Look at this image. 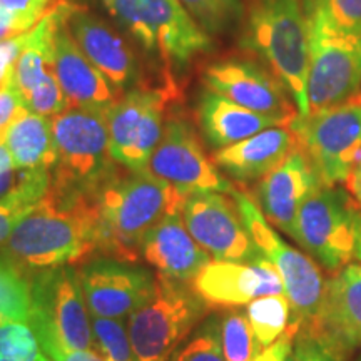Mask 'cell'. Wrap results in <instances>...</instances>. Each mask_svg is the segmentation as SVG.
I'll use <instances>...</instances> for the list:
<instances>
[{"mask_svg": "<svg viewBox=\"0 0 361 361\" xmlns=\"http://www.w3.org/2000/svg\"><path fill=\"white\" fill-rule=\"evenodd\" d=\"M99 245L101 229L94 196L62 194L49 188L0 245V255L30 276L37 271L99 258Z\"/></svg>", "mask_w": 361, "mask_h": 361, "instance_id": "1", "label": "cell"}, {"mask_svg": "<svg viewBox=\"0 0 361 361\" xmlns=\"http://www.w3.org/2000/svg\"><path fill=\"white\" fill-rule=\"evenodd\" d=\"M186 194L147 169L121 168L94 194L99 211V258L137 263L144 239L166 216L183 213Z\"/></svg>", "mask_w": 361, "mask_h": 361, "instance_id": "2", "label": "cell"}, {"mask_svg": "<svg viewBox=\"0 0 361 361\" xmlns=\"http://www.w3.org/2000/svg\"><path fill=\"white\" fill-rule=\"evenodd\" d=\"M241 45L288 90L298 116L308 114V20L303 0H250Z\"/></svg>", "mask_w": 361, "mask_h": 361, "instance_id": "3", "label": "cell"}, {"mask_svg": "<svg viewBox=\"0 0 361 361\" xmlns=\"http://www.w3.org/2000/svg\"><path fill=\"white\" fill-rule=\"evenodd\" d=\"M57 149L51 188L62 194L94 196L123 166L111 156L107 111L67 107L52 117Z\"/></svg>", "mask_w": 361, "mask_h": 361, "instance_id": "4", "label": "cell"}, {"mask_svg": "<svg viewBox=\"0 0 361 361\" xmlns=\"http://www.w3.org/2000/svg\"><path fill=\"white\" fill-rule=\"evenodd\" d=\"M107 12L144 51L169 69H184L213 51V39L179 0H102Z\"/></svg>", "mask_w": 361, "mask_h": 361, "instance_id": "5", "label": "cell"}, {"mask_svg": "<svg viewBox=\"0 0 361 361\" xmlns=\"http://www.w3.org/2000/svg\"><path fill=\"white\" fill-rule=\"evenodd\" d=\"M191 284L154 276L151 295L129 316L128 331L137 361H168L207 313Z\"/></svg>", "mask_w": 361, "mask_h": 361, "instance_id": "6", "label": "cell"}, {"mask_svg": "<svg viewBox=\"0 0 361 361\" xmlns=\"http://www.w3.org/2000/svg\"><path fill=\"white\" fill-rule=\"evenodd\" d=\"M32 316L29 324L42 348L96 350L92 319L75 266H59L30 274Z\"/></svg>", "mask_w": 361, "mask_h": 361, "instance_id": "7", "label": "cell"}, {"mask_svg": "<svg viewBox=\"0 0 361 361\" xmlns=\"http://www.w3.org/2000/svg\"><path fill=\"white\" fill-rule=\"evenodd\" d=\"M233 196L261 256L269 259L281 276L284 295L295 313L293 322L301 328H311L323 308L328 284L318 264L279 238L250 192L234 189Z\"/></svg>", "mask_w": 361, "mask_h": 361, "instance_id": "8", "label": "cell"}, {"mask_svg": "<svg viewBox=\"0 0 361 361\" xmlns=\"http://www.w3.org/2000/svg\"><path fill=\"white\" fill-rule=\"evenodd\" d=\"M290 128L323 186L345 184L361 154V92L338 106L296 116Z\"/></svg>", "mask_w": 361, "mask_h": 361, "instance_id": "9", "label": "cell"}, {"mask_svg": "<svg viewBox=\"0 0 361 361\" xmlns=\"http://www.w3.org/2000/svg\"><path fill=\"white\" fill-rule=\"evenodd\" d=\"M361 207L341 186H322L300 209L295 241L328 271H340L355 258L356 223Z\"/></svg>", "mask_w": 361, "mask_h": 361, "instance_id": "10", "label": "cell"}, {"mask_svg": "<svg viewBox=\"0 0 361 361\" xmlns=\"http://www.w3.org/2000/svg\"><path fill=\"white\" fill-rule=\"evenodd\" d=\"M171 89L139 85L128 90L107 111L111 156L129 171L147 169L164 130Z\"/></svg>", "mask_w": 361, "mask_h": 361, "instance_id": "11", "label": "cell"}, {"mask_svg": "<svg viewBox=\"0 0 361 361\" xmlns=\"http://www.w3.org/2000/svg\"><path fill=\"white\" fill-rule=\"evenodd\" d=\"M308 114L358 94L361 32L335 34L308 22Z\"/></svg>", "mask_w": 361, "mask_h": 361, "instance_id": "12", "label": "cell"}, {"mask_svg": "<svg viewBox=\"0 0 361 361\" xmlns=\"http://www.w3.org/2000/svg\"><path fill=\"white\" fill-rule=\"evenodd\" d=\"M147 171L186 196L196 192L233 194V184L207 156L196 129L186 117L173 116L164 123L162 137L149 159Z\"/></svg>", "mask_w": 361, "mask_h": 361, "instance_id": "13", "label": "cell"}, {"mask_svg": "<svg viewBox=\"0 0 361 361\" xmlns=\"http://www.w3.org/2000/svg\"><path fill=\"white\" fill-rule=\"evenodd\" d=\"M183 219L194 241L213 259L251 261L261 256L233 194H191L183 206Z\"/></svg>", "mask_w": 361, "mask_h": 361, "instance_id": "14", "label": "cell"}, {"mask_svg": "<svg viewBox=\"0 0 361 361\" xmlns=\"http://www.w3.org/2000/svg\"><path fill=\"white\" fill-rule=\"evenodd\" d=\"M85 305L99 318H129L151 295L154 276L135 263L92 258L75 266Z\"/></svg>", "mask_w": 361, "mask_h": 361, "instance_id": "15", "label": "cell"}, {"mask_svg": "<svg viewBox=\"0 0 361 361\" xmlns=\"http://www.w3.org/2000/svg\"><path fill=\"white\" fill-rule=\"evenodd\" d=\"M206 87L238 106L291 123L298 116L290 94L276 75L258 62L246 59H224L206 67Z\"/></svg>", "mask_w": 361, "mask_h": 361, "instance_id": "16", "label": "cell"}, {"mask_svg": "<svg viewBox=\"0 0 361 361\" xmlns=\"http://www.w3.org/2000/svg\"><path fill=\"white\" fill-rule=\"evenodd\" d=\"M191 288L207 308H239L263 296L284 295L278 269L264 256L251 261L211 259Z\"/></svg>", "mask_w": 361, "mask_h": 361, "instance_id": "17", "label": "cell"}, {"mask_svg": "<svg viewBox=\"0 0 361 361\" xmlns=\"http://www.w3.org/2000/svg\"><path fill=\"white\" fill-rule=\"evenodd\" d=\"M67 27L80 51L109 80L117 96L121 97L128 90L142 85L137 56L128 40L109 24L90 13L87 8L74 6L67 19Z\"/></svg>", "mask_w": 361, "mask_h": 361, "instance_id": "18", "label": "cell"}, {"mask_svg": "<svg viewBox=\"0 0 361 361\" xmlns=\"http://www.w3.org/2000/svg\"><path fill=\"white\" fill-rule=\"evenodd\" d=\"M322 186L313 162L296 146L278 168L259 180L252 197L271 226L295 238L300 209Z\"/></svg>", "mask_w": 361, "mask_h": 361, "instance_id": "19", "label": "cell"}, {"mask_svg": "<svg viewBox=\"0 0 361 361\" xmlns=\"http://www.w3.org/2000/svg\"><path fill=\"white\" fill-rule=\"evenodd\" d=\"M338 355L361 346V264L350 263L326 284L323 308L311 328Z\"/></svg>", "mask_w": 361, "mask_h": 361, "instance_id": "20", "label": "cell"}, {"mask_svg": "<svg viewBox=\"0 0 361 361\" xmlns=\"http://www.w3.org/2000/svg\"><path fill=\"white\" fill-rule=\"evenodd\" d=\"M54 74L64 92L67 107L109 111L119 99L109 80L80 51L67 27V20L62 22L56 34Z\"/></svg>", "mask_w": 361, "mask_h": 361, "instance_id": "21", "label": "cell"}, {"mask_svg": "<svg viewBox=\"0 0 361 361\" xmlns=\"http://www.w3.org/2000/svg\"><path fill=\"white\" fill-rule=\"evenodd\" d=\"M296 146V135L290 126H276L245 141L218 149L213 161L229 178L241 184H250L261 180L278 168Z\"/></svg>", "mask_w": 361, "mask_h": 361, "instance_id": "22", "label": "cell"}, {"mask_svg": "<svg viewBox=\"0 0 361 361\" xmlns=\"http://www.w3.org/2000/svg\"><path fill=\"white\" fill-rule=\"evenodd\" d=\"M141 258L154 266L157 273L184 283H191L211 261L189 234L183 213L166 216L151 229L142 243Z\"/></svg>", "mask_w": 361, "mask_h": 361, "instance_id": "23", "label": "cell"}, {"mask_svg": "<svg viewBox=\"0 0 361 361\" xmlns=\"http://www.w3.org/2000/svg\"><path fill=\"white\" fill-rule=\"evenodd\" d=\"M197 123L206 142L216 151L245 141L264 129L290 126V123L278 117L238 106L209 89L202 90L197 99Z\"/></svg>", "mask_w": 361, "mask_h": 361, "instance_id": "24", "label": "cell"}, {"mask_svg": "<svg viewBox=\"0 0 361 361\" xmlns=\"http://www.w3.org/2000/svg\"><path fill=\"white\" fill-rule=\"evenodd\" d=\"M6 146L17 169H51L57 162L52 119L27 111L8 129Z\"/></svg>", "mask_w": 361, "mask_h": 361, "instance_id": "25", "label": "cell"}, {"mask_svg": "<svg viewBox=\"0 0 361 361\" xmlns=\"http://www.w3.org/2000/svg\"><path fill=\"white\" fill-rule=\"evenodd\" d=\"M51 183V169H22L19 184L7 196L0 197V245L47 194Z\"/></svg>", "mask_w": 361, "mask_h": 361, "instance_id": "26", "label": "cell"}, {"mask_svg": "<svg viewBox=\"0 0 361 361\" xmlns=\"http://www.w3.org/2000/svg\"><path fill=\"white\" fill-rule=\"evenodd\" d=\"M291 303L286 295H271L246 305V316L261 348L273 345L291 324Z\"/></svg>", "mask_w": 361, "mask_h": 361, "instance_id": "27", "label": "cell"}, {"mask_svg": "<svg viewBox=\"0 0 361 361\" xmlns=\"http://www.w3.org/2000/svg\"><path fill=\"white\" fill-rule=\"evenodd\" d=\"M0 313L8 322L29 323L32 316L30 276L4 255H0Z\"/></svg>", "mask_w": 361, "mask_h": 361, "instance_id": "28", "label": "cell"}, {"mask_svg": "<svg viewBox=\"0 0 361 361\" xmlns=\"http://www.w3.org/2000/svg\"><path fill=\"white\" fill-rule=\"evenodd\" d=\"M306 19L328 32H361V0H303Z\"/></svg>", "mask_w": 361, "mask_h": 361, "instance_id": "29", "label": "cell"}, {"mask_svg": "<svg viewBox=\"0 0 361 361\" xmlns=\"http://www.w3.org/2000/svg\"><path fill=\"white\" fill-rule=\"evenodd\" d=\"M219 329L226 361H252L263 350L256 341L247 316L243 311H228L219 319Z\"/></svg>", "mask_w": 361, "mask_h": 361, "instance_id": "30", "label": "cell"}, {"mask_svg": "<svg viewBox=\"0 0 361 361\" xmlns=\"http://www.w3.org/2000/svg\"><path fill=\"white\" fill-rule=\"evenodd\" d=\"M207 34H221L243 19L241 0H179Z\"/></svg>", "mask_w": 361, "mask_h": 361, "instance_id": "31", "label": "cell"}, {"mask_svg": "<svg viewBox=\"0 0 361 361\" xmlns=\"http://www.w3.org/2000/svg\"><path fill=\"white\" fill-rule=\"evenodd\" d=\"M0 361H52L25 322H7L0 328Z\"/></svg>", "mask_w": 361, "mask_h": 361, "instance_id": "32", "label": "cell"}, {"mask_svg": "<svg viewBox=\"0 0 361 361\" xmlns=\"http://www.w3.org/2000/svg\"><path fill=\"white\" fill-rule=\"evenodd\" d=\"M92 331L96 351L106 361H137L123 319L92 316Z\"/></svg>", "mask_w": 361, "mask_h": 361, "instance_id": "33", "label": "cell"}, {"mask_svg": "<svg viewBox=\"0 0 361 361\" xmlns=\"http://www.w3.org/2000/svg\"><path fill=\"white\" fill-rule=\"evenodd\" d=\"M168 361H226L221 345L219 319H206L191 340L184 341Z\"/></svg>", "mask_w": 361, "mask_h": 361, "instance_id": "34", "label": "cell"}, {"mask_svg": "<svg viewBox=\"0 0 361 361\" xmlns=\"http://www.w3.org/2000/svg\"><path fill=\"white\" fill-rule=\"evenodd\" d=\"M286 361H341V356L318 336L300 328Z\"/></svg>", "mask_w": 361, "mask_h": 361, "instance_id": "35", "label": "cell"}, {"mask_svg": "<svg viewBox=\"0 0 361 361\" xmlns=\"http://www.w3.org/2000/svg\"><path fill=\"white\" fill-rule=\"evenodd\" d=\"M27 111L24 97L13 80L0 89V144H6L8 129Z\"/></svg>", "mask_w": 361, "mask_h": 361, "instance_id": "36", "label": "cell"}, {"mask_svg": "<svg viewBox=\"0 0 361 361\" xmlns=\"http://www.w3.org/2000/svg\"><path fill=\"white\" fill-rule=\"evenodd\" d=\"M51 2L52 0H0V7L34 27L49 12Z\"/></svg>", "mask_w": 361, "mask_h": 361, "instance_id": "37", "label": "cell"}, {"mask_svg": "<svg viewBox=\"0 0 361 361\" xmlns=\"http://www.w3.org/2000/svg\"><path fill=\"white\" fill-rule=\"evenodd\" d=\"M300 323L291 322L290 328H288L273 345L261 350L259 353L252 358V361H286L293 350V345H295L296 335L298 331H300Z\"/></svg>", "mask_w": 361, "mask_h": 361, "instance_id": "38", "label": "cell"}, {"mask_svg": "<svg viewBox=\"0 0 361 361\" xmlns=\"http://www.w3.org/2000/svg\"><path fill=\"white\" fill-rule=\"evenodd\" d=\"M25 34L12 40L0 42V89L6 87L13 78V67H16L17 59L24 49Z\"/></svg>", "mask_w": 361, "mask_h": 361, "instance_id": "39", "label": "cell"}, {"mask_svg": "<svg viewBox=\"0 0 361 361\" xmlns=\"http://www.w3.org/2000/svg\"><path fill=\"white\" fill-rule=\"evenodd\" d=\"M44 350L52 361H106L96 350H64L61 346H45Z\"/></svg>", "mask_w": 361, "mask_h": 361, "instance_id": "40", "label": "cell"}, {"mask_svg": "<svg viewBox=\"0 0 361 361\" xmlns=\"http://www.w3.org/2000/svg\"><path fill=\"white\" fill-rule=\"evenodd\" d=\"M346 191H348L353 200L358 202V206L361 207V154L358 157V161L355 162L353 169L346 179Z\"/></svg>", "mask_w": 361, "mask_h": 361, "instance_id": "41", "label": "cell"}, {"mask_svg": "<svg viewBox=\"0 0 361 361\" xmlns=\"http://www.w3.org/2000/svg\"><path fill=\"white\" fill-rule=\"evenodd\" d=\"M17 169L16 162H13V157L8 151L6 144H0V174L11 173V171Z\"/></svg>", "mask_w": 361, "mask_h": 361, "instance_id": "42", "label": "cell"}, {"mask_svg": "<svg viewBox=\"0 0 361 361\" xmlns=\"http://www.w3.org/2000/svg\"><path fill=\"white\" fill-rule=\"evenodd\" d=\"M355 258L361 261V214L356 223V245H355Z\"/></svg>", "mask_w": 361, "mask_h": 361, "instance_id": "43", "label": "cell"}, {"mask_svg": "<svg viewBox=\"0 0 361 361\" xmlns=\"http://www.w3.org/2000/svg\"><path fill=\"white\" fill-rule=\"evenodd\" d=\"M8 322V319L6 318V316H4L2 313H0V328H2L4 326V324H6Z\"/></svg>", "mask_w": 361, "mask_h": 361, "instance_id": "44", "label": "cell"}, {"mask_svg": "<svg viewBox=\"0 0 361 361\" xmlns=\"http://www.w3.org/2000/svg\"><path fill=\"white\" fill-rule=\"evenodd\" d=\"M360 361H361V358H360Z\"/></svg>", "mask_w": 361, "mask_h": 361, "instance_id": "45", "label": "cell"}]
</instances>
